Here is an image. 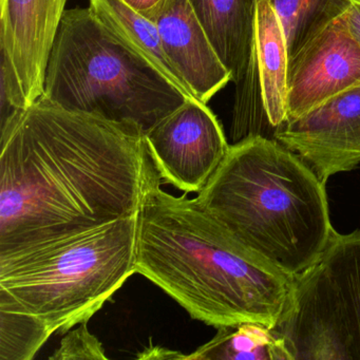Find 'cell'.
Returning <instances> with one entry per match:
<instances>
[{
    "label": "cell",
    "instance_id": "cell-2",
    "mask_svg": "<svg viewBox=\"0 0 360 360\" xmlns=\"http://www.w3.org/2000/svg\"><path fill=\"white\" fill-rule=\"evenodd\" d=\"M161 180L150 185L139 212L136 273L208 326L275 328L292 278L223 235L186 193H166Z\"/></svg>",
    "mask_w": 360,
    "mask_h": 360
},
{
    "label": "cell",
    "instance_id": "cell-21",
    "mask_svg": "<svg viewBox=\"0 0 360 360\" xmlns=\"http://www.w3.org/2000/svg\"><path fill=\"white\" fill-rule=\"evenodd\" d=\"M123 1L134 11L144 14L145 12L155 8L161 0H123Z\"/></svg>",
    "mask_w": 360,
    "mask_h": 360
},
{
    "label": "cell",
    "instance_id": "cell-19",
    "mask_svg": "<svg viewBox=\"0 0 360 360\" xmlns=\"http://www.w3.org/2000/svg\"><path fill=\"white\" fill-rule=\"evenodd\" d=\"M345 15L349 31L360 45V1L352 4L351 7L345 12Z\"/></svg>",
    "mask_w": 360,
    "mask_h": 360
},
{
    "label": "cell",
    "instance_id": "cell-20",
    "mask_svg": "<svg viewBox=\"0 0 360 360\" xmlns=\"http://www.w3.org/2000/svg\"><path fill=\"white\" fill-rule=\"evenodd\" d=\"M153 355H155V359H185L183 354L160 347H150L149 349L142 352L138 357L141 359H151Z\"/></svg>",
    "mask_w": 360,
    "mask_h": 360
},
{
    "label": "cell",
    "instance_id": "cell-12",
    "mask_svg": "<svg viewBox=\"0 0 360 360\" xmlns=\"http://www.w3.org/2000/svg\"><path fill=\"white\" fill-rule=\"evenodd\" d=\"M212 47L239 85L254 63L259 0H188Z\"/></svg>",
    "mask_w": 360,
    "mask_h": 360
},
{
    "label": "cell",
    "instance_id": "cell-10",
    "mask_svg": "<svg viewBox=\"0 0 360 360\" xmlns=\"http://www.w3.org/2000/svg\"><path fill=\"white\" fill-rule=\"evenodd\" d=\"M68 0H0V54L28 106L44 94L46 69Z\"/></svg>",
    "mask_w": 360,
    "mask_h": 360
},
{
    "label": "cell",
    "instance_id": "cell-17",
    "mask_svg": "<svg viewBox=\"0 0 360 360\" xmlns=\"http://www.w3.org/2000/svg\"><path fill=\"white\" fill-rule=\"evenodd\" d=\"M51 334L30 316L0 309V360H30Z\"/></svg>",
    "mask_w": 360,
    "mask_h": 360
},
{
    "label": "cell",
    "instance_id": "cell-14",
    "mask_svg": "<svg viewBox=\"0 0 360 360\" xmlns=\"http://www.w3.org/2000/svg\"><path fill=\"white\" fill-rule=\"evenodd\" d=\"M94 15L128 48L155 67L188 98H195L166 56L155 25L123 0H89Z\"/></svg>",
    "mask_w": 360,
    "mask_h": 360
},
{
    "label": "cell",
    "instance_id": "cell-15",
    "mask_svg": "<svg viewBox=\"0 0 360 360\" xmlns=\"http://www.w3.org/2000/svg\"><path fill=\"white\" fill-rule=\"evenodd\" d=\"M185 359L292 360L277 330L257 322L220 326L212 340L185 355Z\"/></svg>",
    "mask_w": 360,
    "mask_h": 360
},
{
    "label": "cell",
    "instance_id": "cell-9",
    "mask_svg": "<svg viewBox=\"0 0 360 360\" xmlns=\"http://www.w3.org/2000/svg\"><path fill=\"white\" fill-rule=\"evenodd\" d=\"M360 86V45L347 15L333 20L290 60L288 117L296 119Z\"/></svg>",
    "mask_w": 360,
    "mask_h": 360
},
{
    "label": "cell",
    "instance_id": "cell-8",
    "mask_svg": "<svg viewBox=\"0 0 360 360\" xmlns=\"http://www.w3.org/2000/svg\"><path fill=\"white\" fill-rule=\"evenodd\" d=\"M273 136L324 184L334 174L353 170L360 164V86L286 120Z\"/></svg>",
    "mask_w": 360,
    "mask_h": 360
},
{
    "label": "cell",
    "instance_id": "cell-13",
    "mask_svg": "<svg viewBox=\"0 0 360 360\" xmlns=\"http://www.w3.org/2000/svg\"><path fill=\"white\" fill-rule=\"evenodd\" d=\"M288 43L281 20L271 0H259L255 31L254 63L265 119L273 129L288 117Z\"/></svg>",
    "mask_w": 360,
    "mask_h": 360
},
{
    "label": "cell",
    "instance_id": "cell-16",
    "mask_svg": "<svg viewBox=\"0 0 360 360\" xmlns=\"http://www.w3.org/2000/svg\"><path fill=\"white\" fill-rule=\"evenodd\" d=\"M285 31L292 60L320 31L360 0H271Z\"/></svg>",
    "mask_w": 360,
    "mask_h": 360
},
{
    "label": "cell",
    "instance_id": "cell-4",
    "mask_svg": "<svg viewBox=\"0 0 360 360\" xmlns=\"http://www.w3.org/2000/svg\"><path fill=\"white\" fill-rule=\"evenodd\" d=\"M138 214L0 252V309L30 316L51 336L89 321L136 273Z\"/></svg>",
    "mask_w": 360,
    "mask_h": 360
},
{
    "label": "cell",
    "instance_id": "cell-5",
    "mask_svg": "<svg viewBox=\"0 0 360 360\" xmlns=\"http://www.w3.org/2000/svg\"><path fill=\"white\" fill-rule=\"evenodd\" d=\"M41 96L69 110L134 124L144 134L189 100L90 8L65 12Z\"/></svg>",
    "mask_w": 360,
    "mask_h": 360
},
{
    "label": "cell",
    "instance_id": "cell-3",
    "mask_svg": "<svg viewBox=\"0 0 360 360\" xmlns=\"http://www.w3.org/2000/svg\"><path fill=\"white\" fill-rule=\"evenodd\" d=\"M195 200L223 235L292 279L320 258L336 231L326 184L262 134L231 145Z\"/></svg>",
    "mask_w": 360,
    "mask_h": 360
},
{
    "label": "cell",
    "instance_id": "cell-1",
    "mask_svg": "<svg viewBox=\"0 0 360 360\" xmlns=\"http://www.w3.org/2000/svg\"><path fill=\"white\" fill-rule=\"evenodd\" d=\"M0 252L134 216L159 172L145 134L44 98L0 136Z\"/></svg>",
    "mask_w": 360,
    "mask_h": 360
},
{
    "label": "cell",
    "instance_id": "cell-18",
    "mask_svg": "<svg viewBox=\"0 0 360 360\" xmlns=\"http://www.w3.org/2000/svg\"><path fill=\"white\" fill-rule=\"evenodd\" d=\"M88 322L79 324V328L69 330L60 341V347L50 356L51 360H106L102 342L87 328Z\"/></svg>",
    "mask_w": 360,
    "mask_h": 360
},
{
    "label": "cell",
    "instance_id": "cell-6",
    "mask_svg": "<svg viewBox=\"0 0 360 360\" xmlns=\"http://www.w3.org/2000/svg\"><path fill=\"white\" fill-rule=\"evenodd\" d=\"M274 328L292 360H360V229L335 231L320 258L292 279Z\"/></svg>",
    "mask_w": 360,
    "mask_h": 360
},
{
    "label": "cell",
    "instance_id": "cell-11",
    "mask_svg": "<svg viewBox=\"0 0 360 360\" xmlns=\"http://www.w3.org/2000/svg\"><path fill=\"white\" fill-rule=\"evenodd\" d=\"M143 15L157 27L166 56L200 102L207 104L231 82L188 0H161Z\"/></svg>",
    "mask_w": 360,
    "mask_h": 360
},
{
    "label": "cell",
    "instance_id": "cell-7",
    "mask_svg": "<svg viewBox=\"0 0 360 360\" xmlns=\"http://www.w3.org/2000/svg\"><path fill=\"white\" fill-rule=\"evenodd\" d=\"M162 180L184 193L203 189L231 145L207 105L189 98L145 134Z\"/></svg>",
    "mask_w": 360,
    "mask_h": 360
}]
</instances>
